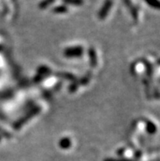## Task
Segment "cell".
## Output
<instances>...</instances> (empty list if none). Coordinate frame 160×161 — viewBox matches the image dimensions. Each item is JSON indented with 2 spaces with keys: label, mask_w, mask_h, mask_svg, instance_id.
I'll use <instances>...</instances> for the list:
<instances>
[{
  "label": "cell",
  "mask_w": 160,
  "mask_h": 161,
  "mask_svg": "<svg viewBox=\"0 0 160 161\" xmlns=\"http://www.w3.org/2000/svg\"><path fill=\"white\" fill-rule=\"evenodd\" d=\"M146 1L150 4V6L154 7V8H159V3H158V0H146Z\"/></svg>",
  "instance_id": "13"
},
{
  "label": "cell",
  "mask_w": 160,
  "mask_h": 161,
  "mask_svg": "<svg viewBox=\"0 0 160 161\" xmlns=\"http://www.w3.org/2000/svg\"><path fill=\"white\" fill-rule=\"evenodd\" d=\"M90 79H91V75H86L85 77H83V79H81V80H80V83H79V84H81V85H86L87 84H88V82H89Z\"/></svg>",
  "instance_id": "11"
},
{
  "label": "cell",
  "mask_w": 160,
  "mask_h": 161,
  "mask_svg": "<svg viewBox=\"0 0 160 161\" xmlns=\"http://www.w3.org/2000/svg\"><path fill=\"white\" fill-rule=\"evenodd\" d=\"M39 112H40V108H39V107H35V108H34L32 110H30V112H29L25 116L20 119H19L16 124H15L14 125L15 129H20L23 125H25V124H26L30 119H31L33 117H35V115H37Z\"/></svg>",
  "instance_id": "1"
},
{
  "label": "cell",
  "mask_w": 160,
  "mask_h": 161,
  "mask_svg": "<svg viewBox=\"0 0 160 161\" xmlns=\"http://www.w3.org/2000/svg\"><path fill=\"white\" fill-rule=\"evenodd\" d=\"M61 76H62V77L65 78V79H67V80H73V81H74L75 80V77L73 75H70V74H68V73H65V74H61Z\"/></svg>",
  "instance_id": "14"
},
{
  "label": "cell",
  "mask_w": 160,
  "mask_h": 161,
  "mask_svg": "<svg viewBox=\"0 0 160 161\" xmlns=\"http://www.w3.org/2000/svg\"><path fill=\"white\" fill-rule=\"evenodd\" d=\"M50 72V69H48L46 66H42L39 69V72H38V75L37 77L35 78V80L36 81H39L45 77V76H47V75H48V73Z\"/></svg>",
  "instance_id": "4"
},
{
  "label": "cell",
  "mask_w": 160,
  "mask_h": 161,
  "mask_svg": "<svg viewBox=\"0 0 160 161\" xmlns=\"http://www.w3.org/2000/svg\"><path fill=\"white\" fill-rule=\"evenodd\" d=\"M83 47L80 46H76V47H68L64 52V55L69 58H74V57H79L83 55Z\"/></svg>",
  "instance_id": "2"
},
{
  "label": "cell",
  "mask_w": 160,
  "mask_h": 161,
  "mask_svg": "<svg viewBox=\"0 0 160 161\" xmlns=\"http://www.w3.org/2000/svg\"><path fill=\"white\" fill-rule=\"evenodd\" d=\"M65 5H71V6H82L83 4V0H62Z\"/></svg>",
  "instance_id": "8"
},
{
  "label": "cell",
  "mask_w": 160,
  "mask_h": 161,
  "mask_svg": "<svg viewBox=\"0 0 160 161\" xmlns=\"http://www.w3.org/2000/svg\"><path fill=\"white\" fill-rule=\"evenodd\" d=\"M146 130L150 133H154L156 132V126L151 122H147L146 124Z\"/></svg>",
  "instance_id": "10"
},
{
  "label": "cell",
  "mask_w": 160,
  "mask_h": 161,
  "mask_svg": "<svg viewBox=\"0 0 160 161\" xmlns=\"http://www.w3.org/2000/svg\"><path fill=\"white\" fill-rule=\"evenodd\" d=\"M112 6H113V1L112 0H106L103 3L102 7L98 12V18L100 20H104L107 17L108 14L110 12Z\"/></svg>",
  "instance_id": "3"
},
{
  "label": "cell",
  "mask_w": 160,
  "mask_h": 161,
  "mask_svg": "<svg viewBox=\"0 0 160 161\" xmlns=\"http://www.w3.org/2000/svg\"><path fill=\"white\" fill-rule=\"evenodd\" d=\"M52 11L53 13H57V14H64V13L68 12L69 9H68L66 5H65V4H61V5H58V6L57 7H54Z\"/></svg>",
  "instance_id": "6"
},
{
  "label": "cell",
  "mask_w": 160,
  "mask_h": 161,
  "mask_svg": "<svg viewBox=\"0 0 160 161\" xmlns=\"http://www.w3.org/2000/svg\"><path fill=\"white\" fill-rule=\"evenodd\" d=\"M89 56H90V63L92 67H96L97 65V53H96L95 49L90 48L89 49Z\"/></svg>",
  "instance_id": "5"
},
{
  "label": "cell",
  "mask_w": 160,
  "mask_h": 161,
  "mask_svg": "<svg viewBox=\"0 0 160 161\" xmlns=\"http://www.w3.org/2000/svg\"><path fill=\"white\" fill-rule=\"evenodd\" d=\"M59 146H60L61 149H69L71 146L70 138H69V137H63L62 139H61L60 142H59Z\"/></svg>",
  "instance_id": "7"
},
{
  "label": "cell",
  "mask_w": 160,
  "mask_h": 161,
  "mask_svg": "<svg viewBox=\"0 0 160 161\" xmlns=\"http://www.w3.org/2000/svg\"><path fill=\"white\" fill-rule=\"evenodd\" d=\"M78 88H79V84H78L77 82H74L71 84V85L69 86V92H74L75 91H77Z\"/></svg>",
  "instance_id": "12"
},
{
  "label": "cell",
  "mask_w": 160,
  "mask_h": 161,
  "mask_svg": "<svg viewBox=\"0 0 160 161\" xmlns=\"http://www.w3.org/2000/svg\"><path fill=\"white\" fill-rule=\"evenodd\" d=\"M56 0H42L39 3V8L40 9H46L48 8L49 6H51L52 4L55 2Z\"/></svg>",
  "instance_id": "9"
},
{
  "label": "cell",
  "mask_w": 160,
  "mask_h": 161,
  "mask_svg": "<svg viewBox=\"0 0 160 161\" xmlns=\"http://www.w3.org/2000/svg\"><path fill=\"white\" fill-rule=\"evenodd\" d=\"M104 161H134V160L130 159H126V158H121V159H113V158H109V159H106Z\"/></svg>",
  "instance_id": "15"
}]
</instances>
